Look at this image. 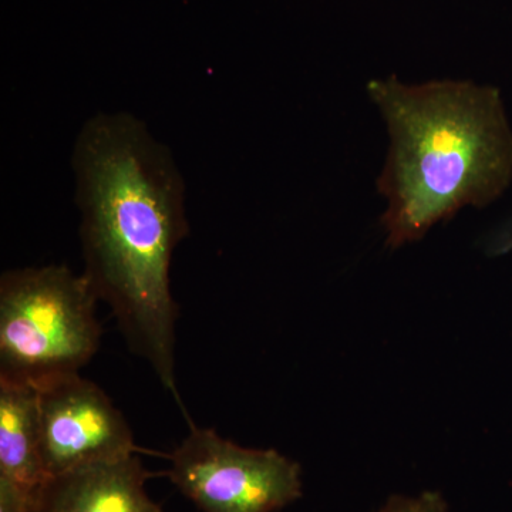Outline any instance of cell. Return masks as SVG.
Returning a JSON list of instances; mask_svg holds the SVG:
<instances>
[{
    "mask_svg": "<svg viewBox=\"0 0 512 512\" xmlns=\"http://www.w3.org/2000/svg\"><path fill=\"white\" fill-rule=\"evenodd\" d=\"M370 99L387 124L390 150L377 180L393 248L419 241L461 208L487 207L512 180V131L500 92L461 80H373Z\"/></svg>",
    "mask_w": 512,
    "mask_h": 512,
    "instance_id": "cell-2",
    "label": "cell"
},
{
    "mask_svg": "<svg viewBox=\"0 0 512 512\" xmlns=\"http://www.w3.org/2000/svg\"><path fill=\"white\" fill-rule=\"evenodd\" d=\"M377 512H450L443 495L437 491H424L417 497L393 495Z\"/></svg>",
    "mask_w": 512,
    "mask_h": 512,
    "instance_id": "cell-8",
    "label": "cell"
},
{
    "mask_svg": "<svg viewBox=\"0 0 512 512\" xmlns=\"http://www.w3.org/2000/svg\"><path fill=\"white\" fill-rule=\"evenodd\" d=\"M84 271L134 355L184 410L175 380V249L190 232L185 184L170 150L128 113L84 123L73 150Z\"/></svg>",
    "mask_w": 512,
    "mask_h": 512,
    "instance_id": "cell-1",
    "label": "cell"
},
{
    "mask_svg": "<svg viewBox=\"0 0 512 512\" xmlns=\"http://www.w3.org/2000/svg\"><path fill=\"white\" fill-rule=\"evenodd\" d=\"M167 476L202 512H275L302 497L301 466L190 423Z\"/></svg>",
    "mask_w": 512,
    "mask_h": 512,
    "instance_id": "cell-4",
    "label": "cell"
},
{
    "mask_svg": "<svg viewBox=\"0 0 512 512\" xmlns=\"http://www.w3.org/2000/svg\"><path fill=\"white\" fill-rule=\"evenodd\" d=\"M39 450L47 477L138 451L123 413L79 373L36 384Z\"/></svg>",
    "mask_w": 512,
    "mask_h": 512,
    "instance_id": "cell-5",
    "label": "cell"
},
{
    "mask_svg": "<svg viewBox=\"0 0 512 512\" xmlns=\"http://www.w3.org/2000/svg\"><path fill=\"white\" fill-rule=\"evenodd\" d=\"M47 478L39 450L36 386L0 380V483L40 500Z\"/></svg>",
    "mask_w": 512,
    "mask_h": 512,
    "instance_id": "cell-7",
    "label": "cell"
},
{
    "mask_svg": "<svg viewBox=\"0 0 512 512\" xmlns=\"http://www.w3.org/2000/svg\"><path fill=\"white\" fill-rule=\"evenodd\" d=\"M148 473L133 454L47 478L37 512H164L148 497Z\"/></svg>",
    "mask_w": 512,
    "mask_h": 512,
    "instance_id": "cell-6",
    "label": "cell"
},
{
    "mask_svg": "<svg viewBox=\"0 0 512 512\" xmlns=\"http://www.w3.org/2000/svg\"><path fill=\"white\" fill-rule=\"evenodd\" d=\"M99 302L66 265L15 269L0 278V380L39 384L79 373L99 350Z\"/></svg>",
    "mask_w": 512,
    "mask_h": 512,
    "instance_id": "cell-3",
    "label": "cell"
}]
</instances>
